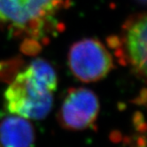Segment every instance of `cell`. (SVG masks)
Returning a JSON list of instances; mask_svg holds the SVG:
<instances>
[{"instance_id": "6da1fadb", "label": "cell", "mask_w": 147, "mask_h": 147, "mask_svg": "<svg viewBox=\"0 0 147 147\" xmlns=\"http://www.w3.org/2000/svg\"><path fill=\"white\" fill-rule=\"evenodd\" d=\"M70 0H0V27L22 40V50L33 55L60 30L57 16Z\"/></svg>"}, {"instance_id": "7a4b0ae2", "label": "cell", "mask_w": 147, "mask_h": 147, "mask_svg": "<svg viewBox=\"0 0 147 147\" xmlns=\"http://www.w3.org/2000/svg\"><path fill=\"white\" fill-rule=\"evenodd\" d=\"M58 79L47 61L33 60L18 73L5 92L7 111L28 120H42L51 112Z\"/></svg>"}, {"instance_id": "3957f363", "label": "cell", "mask_w": 147, "mask_h": 147, "mask_svg": "<svg viewBox=\"0 0 147 147\" xmlns=\"http://www.w3.org/2000/svg\"><path fill=\"white\" fill-rule=\"evenodd\" d=\"M107 44L122 66L136 76L146 78L147 16L145 13L129 17L119 35L107 38Z\"/></svg>"}, {"instance_id": "277c9868", "label": "cell", "mask_w": 147, "mask_h": 147, "mask_svg": "<svg viewBox=\"0 0 147 147\" xmlns=\"http://www.w3.org/2000/svg\"><path fill=\"white\" fill-rule=\"evenodd\" d=\"M68 65L72 74L79 81L94 82L105 78L112 71L113 59L99 40L85 38L71 46Z\"/></svg>"}, {"instance_id": "5b68a950", "label": "cell", "mask_w": 147, "mask_h": 147, "mask_svg": "<svg viewBox=\"0 0 147 147\" xmlns=\"http://www.w3.org/2000/svg\"><path fill=\"white\" fill-rule=\"evenodd\" d=\"M99 113L96 94L85 88L68 90L58 113L59 122L69 130H83L92 127Z\"/></svg>"}, {"instance_id": "8992f818", "label": "cell", "mask_w": 147, "mask_h": 147, "mask_svg": "<svg viewBox=\"0 0 147 147\" xmlns=\"http://www.w3.org/2000/svg\"><path fill=\"white\" fill-rule=\"evenodd\" d=\"M35 129L28 119L13 114L0 121V147H33Z\"/></svg>"}, {"instance_id": "52a82bcc", "label": "cell", "mask_w": 147, "mask_h": 147, "mask_svg": "<svg viewBox=\"0 0 147 147\" xmlns=\"http://www.w3.org/2000/svg\"><path fill=\"white\" fill-rule=\"evenodd\" d=\"M138 1H139V2H141V3H143V4H144V3L146 2V0H138Z\"/></svg>"}, {"instance_id": "ba28073f", "label": "cell", "mask_w": 147, "mask_h": 147, "mask_svg": "<svg viewBox=\"0 0 147 147\" xmlns=\"http://www.w3.org/2000/svg\"><path fill=\"white\" fill-rule=\"evenodd\" d=\"M135 147H143V145H138V146H135ZM144 147H145V146H144Z\"/></svg>"}]
</instances>
